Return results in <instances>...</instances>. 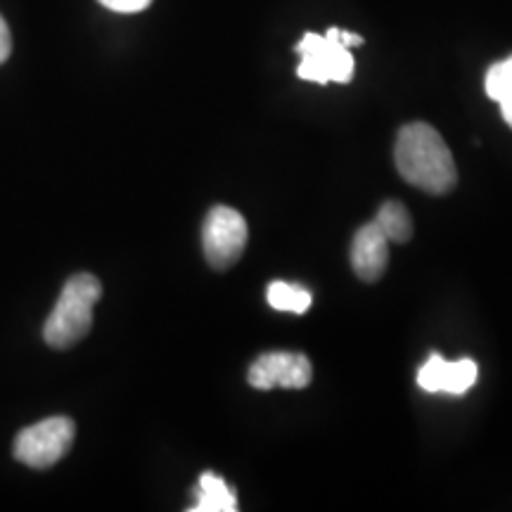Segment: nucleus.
Listing matches in <instances>:
<instances>
[{"instance_id": "f8f14e48", "label": "nucleus", "mask_w": 512, "mask_h": 512, "mask_svg": "<svg viewBox=\"0 0 512 512\" xmlns=\"http://www.w3.org/2000/svg\"><path fill=\"white\" fill-rule=\"evenodd\" d=\"M266 299L275 311L287 313H306L311 309L313 302L309 290H304V287L294 283H285V280H275V283L268 285Z\"/></svg>"}, {"instance_id": "ddd939ff", "label": "nucleus", "mask_w": 512, "mask_h": 512, "mask_svg": "<svg viewBox=\"0 0 512 512\" xmlns=\"http://www.w3.org/2000/svg\"><path fill=\"white\" fill-rule=\"evenodd\" d=\"M107 10L121 12V15H133V12H143L152 0H98Z\"/></svg>"}, {"instance_id": "f257e3e1", "label": "nucleus", "mask_w": 512, "mask_h": 512, "mask_svg": "<svg viewBox=\"0 0 512 512\" xmlns=\"http://www.w3.org/2000/svg\"><path fill=\"white\" fill-rule=\"evenodd\" d=\"M394 162L403 181L430 195H446L458 183V169L451 150L437 128L425 121H413L401 128L396 136Z\"/></svg>"}, {"instance_id": "0eeeda50", "label": "nucleus", "mask_w": 512, "mask_h": 512, "mask_svg": "<svg viewBox=\"0 0 512 512\" xmlns=\"http://www.w3.org/2000/svg\"><path fill=\"white\" fill-rule=\"evenodd\" d=\"M479 368L472 358L446 361L439 354H432L427 363L418 370V384L430 394L463 396L477 382Z\"/></svg>"}, {"instance_id": "39448f33", "label": "nucleus", "mask_w": 512, "mask_h": 512, "mask_svg": "<svg viewBox=\"0 0 512 512\" xmlns=\"http://www.w3.org/2000/svg\"><path fill=\"white\" fill-rule=\"evenodd\" d=\"M247 221L233 207H214L202 226V247L207 264L216 271H226L240 261L247 247Z\"/></svg>"}, {"instance_id": "f03ea898", "label": "nucleus", "mask_w": 512, "mask_h": 512, "mask_svg": "<svg viewBox=\"0 0 512 512\" xmlns=\"http://www.w3.org/2000/svg\"><path fill=\"white\" fill-rule=\"evenodd\" d=\"M102 297L100 280L91 273L72 275L43 325V339L53 349H69L91 332L93 309Z\"/></svg>"}, {"instance_id": "20e7f679", "label": "nucleus", "mask_w": 512, "mask_h": 512, "mask_svg": "<svg viewBox=\"0 0 512 512\" xmlns=\"http://www.w3.org/2000/svg\"><path fill=\"white\" fill-rule=\"evenodd\" d=\"M76 425L72 418L55 415L27 427L15 437V458L31 470H48L67 456L74 444Z\"/></svg>"}, {"instance_id": "9b49d317", "label": "nucleus", "mask_w": 512, "mask_h": 512, "mask_svg": "<svg viewBox=\"0 0 512 512\" xmlns=\"http://www.w3.org/2000/svg\"><path fill=\"white\" fill-rule=\"evenodd\" d=\"M375 223L387 235L389 242H408L413 238V219L401 202H384L377 211Z\"/></svg>"}, {"instance_id": "7ed1b4c3", "label": "nucleus", "mask_w": 512, "mask_h": 512, "mask_svg": "<svg viewBox=\"0 0 512 512\" xmlns=\"http://www.w3.org/2000/svg\"><path fill=\"white\" fill-rule=\"evenodd\" d=\"M294 50L302 57L297 67L299 79L320 83V86H328L332 81L349 83L354 79V57L339 38L337 27L328 29L325 36L309 31Z\"/></svg>"}, {"instance_id": "6e6552de", "label": "nucleus", "mask_w": 512, "mask_h": 512, "mask_svg": "<svg viewBox=\"0 0 512 512\" xmlns=\"http://www.w3.org/2000/svg\"><path fill=\"white\" fill-rule=\"evenodd\" d=\"M389 264V240L375 221L358 228L351 242V266L363 283L380 280Z\"/></svg>"}, {"instance_id": "1a4fd4ad", "label": "nucleus", "mask_w": 512, "mask_h": 512, "mask_svg": "<svg viewBox=\"0 0 512 512\" xmlns=\"http://www.w3.org/2000/svg\"><path fill=\"white\" fill-rule=\"evenodd\" d=\"M192 512H235L238 510V496L226 484V479L204 472L195 489V505Z\"/></svg>"}, {"instance_id": "4468645a", "label": "nucleus", "mask_w": 512, "mask_h": 512, "mask_svg": "<svg viewBox=\"0 0 512 512\" xmlns=\"http://www.w3.org/2000/svg\"><path fill=\"white\" fill-rule=\"evenodd\" d=\"M10 53H12V36H10L8 24H5V19L0 17V64L8 60Z\"/></svg>"}, {"instance_id": "423d86ee", "label": "nucleus", "mask_w": 512, "mask_h": 512, "mask_svg": "<svg viewBox=\"0 0 512 512\" xmlns=\"http://www.w3.org/2000/svg\"><path fill=\"white\" fill-rule=\"evenodd\" d=\"M247 380L261 392H268L273 387L304 389L313 380V368L309 356L292 354V351H271V354L256 358L249 368Z\"/></svg>"}, {"instance_id": "9d476101", "label": "nucleus", "mask_w": 512, "mask_h": 512, "mask_svg": "<svg viewBox=\"0 0 512 512\" xmlns=\"http://www.w3.org/2000/svg\"><path fill=\"white\" fill-rule=\"evenodd\" d=\"M486 95L501 105V114L505 124L512 128V55L508 60L491 64L484 79Z\"/></svg>"}, {"instance_id": "2eb2a0df", "label": "nucleus", "mask_w": 512, "mask_h": 512, "mask_svg": "<svg viewBox=\"0 0 512 512\" xmlns=\"http://www.w3.org/2000/svg\"><path fill=\"white\" fill-rule=\"evenodd\" d=\"M339 38H342V43L347 48H356V46H361V43H363L361 36L351 34V31H342V29H339Z\"/></svg>"}]
</instances>
